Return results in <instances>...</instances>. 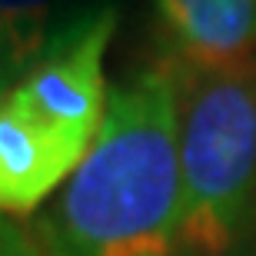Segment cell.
<instances>
[{
  "instance_id": "cell-1",
  "label": "cell",
  "mask_w": 256,
  "mask_h": 256,
  "mask_svg": "<svg viewBox=\"0 0 256 256\" xmlns=\"http://www.w3.org/2000/svg\"><path fill=\"white\" fill-rule=\"evenodd\" d=\"M176 133L173 64L110 86L90 150L40 220V256H180Z\"/></svg>"
},
{
  "instance_id": "cell-2",
  "label": "cell",
  "mask_w": 256,
  "mask_h": 256,
  "mask_svg": "<svg viewBox=\"0 0 256 256\" xmlns=\"http://www.w3.org/2000/svg\"><path fill=\"white\" fill-rule=\"evenodd\" d=\"M173 64V60H170ZM176 74L180 120V253L223 256L256 203V64Z\"/></svg>"
},
{
  "instance_id": "cell-3",
  "label": "cell",
  "mask_w": 256,
  "mask_h": 256,
  "mask_svg": "<svg viewBox=\"0 0 256 256\" xmlns=\"http://www.w3.org/2000/svg\"><path fill=\"white\" fill-rule=\"evenodd\" d=\"M116 30V7L76 10L57 20L10 96L80 146H90L106 114L104 54Z\"/></svg>"
},
{
  "instance_id": "cell-4",
  "label": "cell",
  "mask_w": 256,
  "mask_h": 256,
  "mask_svg": "<svg viewBox=\"0 0 256 256\" xmlns=\"http://www.w3.org/2000/svg\"><path fill=\"white\" fill-rule=\"evenodd\" d=\"M86 150L7 94L0 100V216L37 210L66 183Z\"/></svg>"
},
{
  "instance_id": "cell-5",
  "label": "cell",
  "mask_w": 256,
  "mask_h": 256,
  "mask_svg": "<svg viewBox=\"0 0 256 256\" xmlns=\"http://www.w3.org/2000/svg\"><path fill=\"white\" fill-rule=\"evenodd\" d=\"M153 7L176 66H233L256 47V0H153Z\"/></svg>"
},
{
  "instance_id": "cell-6",
  "label": "cell",
  "mask_w": 256,
  "mask_h": 256,
  "mask_svg": "<svg viewBox=\"0 0 256 256\" xmlns=\"http://www.w3.org/2000/svg\"><path fill=\"white\" fill-rule=\"evenodd\" d=\"M54 4L57 0H0V24L10 30V37L24 50L27 66L37 57V50L44 47L54 24H57L54 20Z\"/></svg>"
},
{
  "instance_id": "cell-7",
  "label": "cell",
  "mask_w": 256,
  "mask_h": 256,
  "mask_svg": "<svg viewBox=\"0 0 256 256\" xmlns=\"http://www.w3.org/2000/svg\"><path fill=\"white\" fill-rule=\"evenodd\" d=\"M24 74H27V57L17 47V40L10 37V30L0 24V100L17 86Z\"/></svg>"
},
{
  "instance_id": "cell-8",
  "label": "cell",
  "mask_w": 256,
  "mask_h": 256,
  "mask_svg": "<svg viewBox=\"0 0 256 256\" xmlns=\"http://www.w3.org/2000/svg\"><path fill=\"white\" fill-rule=\"evenodd\" d=\"M0 256H40V250L30 246L27 236L0 216Z\"/></svg>"
},
{
  "instance_id": "cell-9",
  "label": "cell",
  "mask_w": 256,
  "mask_h": 256,
  "mask_svg": "<svg viewBox=\"0 0 256 256\" xmlns=\"http://www.w3.org/2000/svg\"><path fill=\"white\" fill-rule=\"evenodd\" d=\"M180 256H186V253H180ZM223 256H256V250H243V253H233V250H230V253H223Z\"/></svg>"
}]
</instances>
